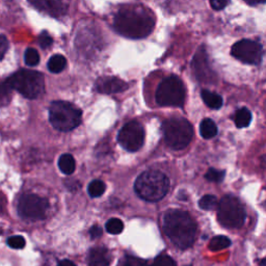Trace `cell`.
I'll return each mask as SVG.
<instances>
[{
  "label": "cell",
  "mask_w": 266,
  "mask_h": 266,
  "mask_svg": "<svg viewBox=\"0 0 266 266\" xmlns=\"http://www.w3.org/2000/svg\"><path fill=\"white\" fill-rule=\"evenodd\" d=\"M115 29L129 39H144L155 26L154 16L143 7H126L115 17Z\"/></svg>",
  "instance_id": "1"
},
{
  "label": "cell",
  "mask_w": 266,
  "mask_h": 266,
  "mask_svg": "<svg viewBox=\"0 0 266 266\" xmlns=\"http://www.w3.org/2000/svg\"><path fill=\"white\" fill-rule=\"evenodd\" d=\"M164 230L174 244L185 250L196 238L197 224L185 211L169 210L164 218Z\"/></svg>",
  "instance_id": "2"
},
{
  "label": "cell",
  "mask_w": 266,
  "mask_h": 266,
  "mask_svg": "<svg viewBox=\"0 0 266 266\" xmlns=\"http://www.w3.org/2000/svg\"><path fill=\"white\" fill-rule=\"evenodd\" d=\"M137 196L148 202H158L167 196L170 180L159 171H146L138 176L134 184Z\"/></svg>",
  "instance_id": "3"
},
{
  "label": "cell",
  "mask_w": 266,
  "mask_h": 266,
  "mask_svg": "<svg viewBox=\"0 0 266 266\" xmlns=\"http://www.w3.org/2000/svg\"><path fill=\"white\" fill-rule=\"evenodd\" d=\"M6 84L28 99L39 98L45 90L44 76L40 72L31 70H19L10 76Z\"/></svg>",
  "instance_id": "4"
},
{
  "label": "cell",
  "mask_w": 266,
  "mask_h": 266,
  "mask_svg": "<svg viewBox=\"0 0 266 266\" xmlns=\"http://www.w3.org/2000/svg\"><path fill=\"white\" fill-rule=\"evenodd\" d=\"M81 111L67 101H55L49 108V121L51 125L60 131H71L81 123Z\"/></svg>",
  "instance_id": "5"
},
{
  "label": "cell",
  "mask_w": 266,
  "mask_h": 266,
  "mask_svg": "<svg viewBox=\"0 0 266 266\" xmlns=\"http://www.w3.org/2000/svg\"><path fill=\"white\" fill-rule=\"evenodd\" d=\"M163 133L167 145L176 151L185 149L192 139L191 124L183 118H172L163 125Z\"/></svg>",
  "instance_id": "6"
},
{
  "label": "cell",
  "mask_w": 266,
  "mask_h": 266,
  "mask_svg": "<svg viewBox=\"0 0 266 266\" xmlns=\"http://www.w3.org/2000/svg\"><path fill=\"white\" fill-rule=\"evenodd\" d=\"M186 91L178 76H169L159 83L156 91V102L159 106L182 108L185 102Z\"/></svg>",
  "instance_id": "7"
},
{
  "label": "cell",
  "mask_w": 266,
  "mask_h": 266,
  "mask_svg": "<svg viewBox=\"0 0 266 266\" xmlns=\"http://www.w3.org/2000/svg\"><path fill=\"white\" fill-rule=\"evenodd\" d=\"M218 219L222 226L229 229L240 228L245 221L242 204L232 196H225L218 204Z\"/></svg>",
  "instance_id": "8"
},
{
  "label": "cell",
  "mask_w": 266,
  "mask_h": 266,
  "mask_svg": "<svg viewBox=\"0 0 266 266\" xmlns=\"http://www.w3.org/2000/svg\"><path fill=\"white\" fill-rule=\"evenodd\" d=\"M48 208V201L37 194H24L18 202V214L26 220L38 221L44 219Z\"/></svg>",
  "instance_id": "9"
},
{
  "label": "cell",
  "mask_w": 266,
  "mask_h": 266,
  "mask_svg": "<svg viewBox=\"0 0 266 266\" xmlns=\"http://www.w3.org/2000/svg\"><path fill=\"white\" fill-rule=\"evenodd\" d=\"M118 141L128 152H136L144 145L145 129L138 122L131 121L120 130Z\"/></svg>",
  "instance_id": "10"
},
{
  "label": "cell",
  "mask_w": 266,
  "mask_h": 266,
  "mask_svg": "<svg viewBox=\"0 0 266 266\" xmlns=\"http://www.w3.org/2000/svg\"><path fill=\"white\" fill-rule=\"evenodd\" d=\"M231 55L236 60L249 65H258L263 57L261 44L251 40H241L233 45Z\"/></svg>",
  "instance_id": "11"
},
{
  "label": "cell",
  "mask_w": 266,
  "mask_h": 266,
  "mask_svg": "<svg viewBox=\"0 0 266 266\" xmlns=\"http://www.w3.org/2000/svg\"><path fill=\"white\" fill-rule=\"evenodd\" d=\"M128 88V84L118 77L105 76L96 82V90L102 94H118Z\"/></svg>",
  "instance_id": "12"
},
{
  "label": "cell",
  "mask_w": 266,
  "mask_h": 266,
  "mask_svg": "<svg viewBox=\"0 0 266 266\" xmlns=\"http://www.w3.org/2000/svg\"><path fill=\"white\" fill-rule=\"evenodd\" d=\"M28 2L34 8L55 17L65 14L67 10L63 0H28Z\"/></svg>",
  "instance_id": "13"
},
{
  "label": "cell",
  "mask_w": 266,
  "mask_h": 266,
  "mask_svg": "<svg viewBox=\"0 0 266 266\" xmlns=\"http://www.w3.org/2000/svg\"><path fill=\"white\" fill-rule=\"evenodd\" d=\"M88 266H109L112 263L111 252L105 247H93L87 255Z\"/></svg>",
  "instance_id": "14"
},
{
  "label": "cell",
  "mask_w": 266,
  "mask_h": 266,
  "mask_svg": "<svg viewBox=\"0 0 266 266\" xmlns=\"http://www.w3.org/2000/svg\"><path fill=\"white\" fill-rule=\"evenodd\" d=\"M206 53L203 51H200L194 59V70H196L197 76L199 80L201 81H208L212 78L214 72L209 68V64L207 61V57L205 56Z\"/></svg>",
  "instance_id": "15"
},
{
  "label": "cell",
  "mask_w": 266,
  "mask_h": 266,
  "mask_svg": "<svg viewBox=\"0 0 266 266\" xmlns=\"http://www.w3.org/2000/svg\"><path fill=\"white\" fill-rule=\"evenodd\" d=\"M202 99L209 109L220 110L223 106V98L217 94L208 90L202 91Z\"/></svg>",
  "instance_id": "16"
},
{
  "label": "cell",
  "mask_w": 266,
  "mask_h": 266,
  "mask_svg": "<svg viewBox=\"0 0 266 266\" xmlns=\"http://www.w3.org/2000/svg\"><path fill=\"white\" fill-rule=\"evenodd\" d=\"M59 168L65 175H71L73 174L76 168L75 159L72 155L70 154H64L59 159Z\"/></svg>",
  "instance_id": "17"
},
{
  "label": "cell",
  "mask_w": 266,
  "mask_h": 266,
  "mask_svg": "<svg viewBox=\"0 0 266 266\" xmlns=\"http://www.w3.org/2000/svg\"><path fill=\"white\" fill-rule=\"evenodd\" d=\"M200 132L204 138L210 139L218 134V127L211 119H205L200 125Z\"/></svg>",
  "instance_id": "18"
},
{
  "label": "cell",
  "mask_w": 266,
  "mask_h": 266,
  "mask_svg": "<svg viewBox=\"0 0 266 266\" xmlns=\"http://www.w3.org/2000/svg\"><path fill=\"white\" fill-rule=\"evenodd\" d=\"M252 114L246 108H242L236 112L235 124L238 128H245L251 124Z\"/></svg>",
  "instance_id": "19"
},
{
  "label": "cell",
  "mask_w": 266,
  "mask_h": 266,
  "mask_svg": "<svg viewBox=\"0 0 266 266\" xmlns=\"http://www.w3.org/2000/svg\"><path fill=\"white\" fill-rule=\"evenodd\" d=\"M48 70L52 73H61L67 66V60L61 55L53 56L48 62Z\"/></svg>",
  "instance_id": "20"
},
{
  "label": "cell",
  "mask_w": 266,
  "mask_h": 266,
  "mask_svg": "<svg viewBox=\"0 0 266 266\" xmlns=\"http://www.w3.org/2000/svg\"><path fill=\"white\" fill-rule=\"evenodd\" d=\"M231 245V240L226 236H216L209 242V249L214 252L225 250Z\"/></svg>",
  "instance_id": "21"
},
{
  "label": "cell",
  "mask_w": 266,
  "mask_h": 266,
  "mask_svg": "<svg viewBox=\"0 0 266 266\" xmlns=\"http://www.w3.org/2000/svg\"><path fill=\"white\" fill-rule=\"evenodd\" d=\"M105 188L106 186L104 182H102L101 180H94L90 183V185H88L87 191L92 198H98V197H101L104 193Z\"/></svg>",
  "instance_id": "22"
},
{
  "label": "cell",
  "mask_w": 266,
  "mask_h": 266,
  "mask_svg": "<svg viewBox=\"0 0 266 266\" xmlns=\"http://www.w3.org/2000/svg\"><path fill=\"white\" fill-rule=\"evenodd\" d=\"M218 198L214 194H206L199 202V206L203 210H215L218 207Z\"/></svg>",
  "instance_id": "23"
},
{
  "label": "cell",
  "mask_w": 266,
  "mask_h": 266,
  "mask_svg": "<svg viewBox=\"0 0 266 266\" xmlns=\"http://www.w3.org/2000/svg\"><path fill=\"white\" fill-rule=\"evenodd\" d=\"M24 61H25L26 65L29 66V67L37 66L40 63V55H39V52L37 50H35V49H33V48H28L25 51Z\"/></svg>",
  "instance_id": "24"
},
{
  "label": "cell",
  "mask_w": 266,
  "mask_h": 266,
  "mask_svg": "<svg viewBox=\"0 0 266 266\" xmlns=\"http://www.w3.org/2000/svg\"><path fill=\"white\" fill-rule=\"evenodd\" d=\"M124 229V224L119 219H111L108 223H106V230L111 234H120Z\"/></svg>",
  "instance_id": "25"
},
{
  "label": "cell",
  "mask_w": 266,
  "mask_h": 266,
  "mask_svg": "<svg viewBox=\"0 0 266 266\" xmlns=\"http://www.w3.org/2000/svg\"><path fill=\"white\" fill-rule=\"evenodd\" d=\"M146 261L133 256H124L120 259L118 266H145Z\"/></svg>",
  "instance_id": "26"
},
{
  "label": "cell",
  "mask_w": 266,
  "mask_h": 266,
  "mask_svg": "<svg viewBox=\"0 0 266 266\" xmlns=\"http://www.w3.org/2000/svg\"><path fill=\"white\" fill-rule=\"evenodd\" d=\"M225 171H220V170H216V169H209L208 172L205 175V178L210 181V182H216V183H220L224 180L225 178Z\"/></svg>",
  "instance_id": "27"
},
{
  "label": "cell",
  "mask_w": 266,
  "mask_h": 266,
  "mask_svg": "<svg viewBox=\"0 0 266 266\" xmlns=\"http://www.w3.org/2000/svg\"><path fill=\"white\" fill-rule=\"evenodd\" d=\"M11 101V88L7 84L0 83V108L6 106Z\"/></svg>",
  "instance_id": "28"
},
{
  "label": "cell",
  "mask_w": 266,
  "mask_h": 266,
  "mask_svg": "<svg viewBox=\"0 0 266 266\" xmlns=\"http://www.w3.org/2000/svg\"><path fill=\"white\" fill-rule=\"evenodd\" d=\"M149 266H177V265L176 262L170 256L161 255L155 258L153 263Z\"/></svg>",
  "instance_id": "29"
},
{
  "label": "cell",
  "mask_w": 266,
  "mask_h": 266,
  "mask_svg": "<svg viewBox=\"0 0 266 266\" xmlns=\"http://www.w3.org/2000/svg\"><path fill=\"white\" fill-rule=\"evenodd\" d=\"M8 245L15 250H21L25 246V239L22 236L16 235L8 239Z\"/></svg>",
  "instance_id": "30"
},
{
  "label": "cell",
  "mask_w": 266,
  "mask_h": 266,
  "mask_svg": "<svg viewBox=\"0 0 266 266\" xmlns=\"http://www.w3.org/2000/svg\"><path fill=\"white\" fill-rule=\"evenodd\" d=\"M52 42H53L52 38L50 37V35L46 31L41 33L40 38H39V44H40V46L42 48H48L49 46H51Z\"/></svg>",
  "instance_id": "31"
},
{
  "label": "cell",
  "mask_w": 266,
  "mask_h": 266,
  "mask_svg": "<svg viewBox=\"0 0 266 266\" xmlns=\"http://www.w3.org/2000/svg\"><path fill=\"white\" fill-rule=\"evenodd\" d=\"M9 49V42L5 35L0 34V61H2Z\"/></svg>",
  "instance_id": "32"
},
{
  "label": "cell",
  "mask_w": 266,
  "mask_h": 266,
  "mask_svg": "<svg viewBox=\"0 0 266 266\" xmlns=\"http://www.w3.org/2000/svg\"><path fill=\"white\" fill-rule=\"evenodd\" d=\"M229 0H210V5L212 9L217 11H221L227 7Z\"/></svg>",
  "instance_id": "33"
},
{
  "label": "cell",
  "mask_w": 266,
  "mask_h": 266,
  "mask_svg": "<svg viewBox=\"0 0 266 266\" xmlns=\"http://www.w3.org/2000/svg\"><path fill=\"white\" fill-rule=\"evenodd\" d=\"M90 235L93 239H96L102 235V230L98 226H93L90 230Z\"/></svg>",
  "instance_id": "34"
},
{
  "label": "cell",
  "mask_w": 266,
  "mask_h": 266,
  "mask_svg": "<svg viewBox=\"0 0 266 266\" xmlns=\"http://www.w3.org/2000/svg\"><path fill=\"white\" fill-rule=\"evenodd\" d=\"M6 211V199L3 196V193H0V216H3Z\"/></svg>",
  "instance_id": "35"
},
{
  "label": "cell",
  "mask_w": 266,
  "mask_h": 266,
  "mask_svg": "<svg viewBox=\"0 0 266 266\" xmlns=\"http://www.w3.org/2000/svg\"><path fill=\"white\" fill-rule=\"evenodd\" d=\"M247 5H251V6H256V5H261L264 4L265 0H243Z\"/></svg>",
  "instance_id": "36"
},
{
  "label": "cell",
  "mask_w": 266,
  "mask_h": 266,
  "mask_svg": "<svg viewBox=\"0 0 266 266\" xmlns=\"http://www.w3.org/2000/svg\"><path fill=\"white\" fill-rule=\"evenodd\" d=\"M58 266H76V265L70 260H62L59 262Z\"/></svg>",
  "instance_id": "37"
},
{
  "label": "cell",
  "mask_w": 266,
  "mask_h": 266,
  "mask_svg": "<svg viewBox=\"0 0 266 266\" xmlns=\"http://www.w3.org/2000/svg\"><path fill=\"white\" fill-rule=\"evenodd\" d=\"M261 265H262V266H265V259H263V260H262V262H261Z\"/></svg>",
  "instance_id": "38"
}]
</instances>
